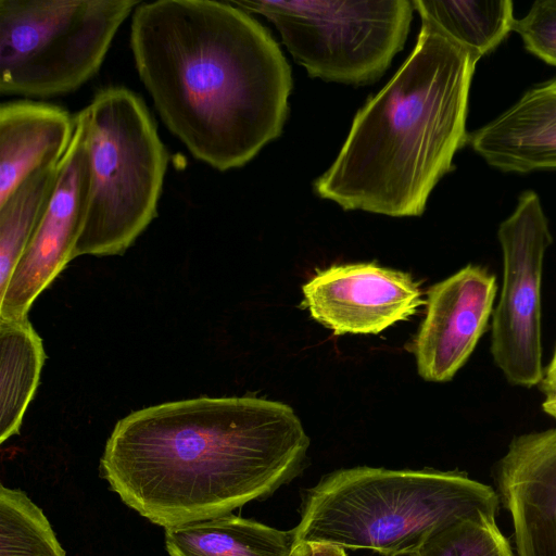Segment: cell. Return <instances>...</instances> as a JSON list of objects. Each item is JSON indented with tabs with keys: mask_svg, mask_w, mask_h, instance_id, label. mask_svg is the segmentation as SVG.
Wrapping results in <instances>:
<instances>
[{
	"mask_svg": "<svg viewBox=\"0 0 556 556\" xmlns=\"http://www.w3.org/2000/svg\"><path fill=\"white\" fill-rule=\"evenodd\" d=\"M540 386L546 397L556 396V349L554 351L551 363L544 371Z\"/></svg>",
	"mask_w": 556,
	"mask_h": 556,
	"instance_id": "obj_23",
	"label": "cell"
},
{
	"mask_svg": "<svg viewBox=\"0 0 556 556\" xmlns=\"http://www.w3.org/2000/svg\"><path fill=\"white\" fill-rule=\"evenodd\" d=\"M496 291L495 276L471 264L429 289L414 342L424 380L448 381L464 366L486 330Z\"/></svg>",
	"mask_w": 556,
	"mask_h": 556,
	"instance_id": "obj_11",
	"label": "cell"
},
{
	"mask_svg": "<svg viewBox=\"0 0 556 556\" xmlns=\"http://www.w3.org/2000/svg\"><path fill=\"white\" fill-rule=\"evenodd\" d=\"M294 529L278 530L227 514L165 529L169 556H290Z\"/></svg>",
	"mask_w": 556,
	"mask_h": 556,
	"instance_id": "obj_15",
	"label": "cell"
},
{
	"mask_svg": "<svg viewBox=\"0 0 556 556\" xmlns=\"http://www.w3.org/2000/svg\"><path fill=\"white\" fill-rule=\"evenodd\" d=\"M141 1L0 0V94L46 99L100 70Z\"/></svg>",
	"mask_w": 556,
	"mask_h": 556,
	"instance_id": "obj_6",
	"label": "cell"
},
{
	"mask_svg": "<svg viewBox=\"0 0 556 556\" xmlns=\"http://www.w3.org/2000/svg\"><path fill=\"white\" fill-rule=\"evenodd\" d=\"M130 48L159 116L195 160L238 168L281 135L290 65L268 29L232 1H141Z\"/></svg>",
	"mask_w": 556,
	"mask_h": 556,
	"instance_id": "obj_1",
	"label": "cell"
},
{
	"mask_svg": "<svg viewBox=\"0 0 556 556\" xmlns=\"http://www.w3.org/2000/svg\"><path fill=\"white\" fill-rule=\"evenodd\" d=\"M497 492L462 471L354 467L324 477L304 501L295 544L320 542L413 555L435 531L465 519H496Z\"/></svg>",
	"mask_w": 556,
	"mask_h": 556,
	"instance_id": "obj_4",
	"label": "cell"
},
{
	"mask_svg": "<svg viewBox=\"0 0 556 556\" xmlns=\"http://www.w3.org/2000/svg\"><path fill=\"white\" fill-rule=\"evenodd\" d=\"M478 60L421 20L415 49L355 115L316 193L344 210L419 216L467 142L468 100Z\"/></svg>",
	"mask_w": 556,
	"mask_h": 556,
	"instance_id": "obj_3",
	"label": "cell"
},
{
	"mask_svg": "<svg viewBox=\"0 0 556 556\" xmlns=\"http://www.w3.org/2000/svg\"><path fill=\"white\" fill-rule=\"evenodd\" d=\"M468 142L490 166L526 174L556 168V77L528 89Z\"/></svg>",
	"mask_w": 556,
	"mask_h": 556,
	"instance_id": "obj_13",
	"label": "cell"
},
{
	"mask_svg": "<svg viewBox=\"0 0 556 556\" xmlns=\"http://www.w3.org/2000/svg\"><path fill=\"white\" fill-rule=\"evenodd\" d=\"M496 483L517 556H556V428L514 438Z\"/></svg>",
	"mask_w": 556,
	"mask_h": 556,
	"instance_id": "obj_12",
	"label": "cell"
},
{
	"mask_svg": "<svg viewBox=\"0 0 556 556\" xmlns=\"http://www.w3.org/2000/svg\"><path fill=\"white\" fill-rule=\"evenodd\" d=\"M58 167L37 169L0 204V296L53 193Z\"/></svg>",
	"mask_w": 556,
	"mask_h": 556,
	"instance_id": "obj_18",
	"label": "cell"
},
{
	"mask_svg": "<svg viewBox=\"0 0 556 556\" xmlns=\"http://www.w3.org/2000/svg\"><path fill=\"white\" fill-rule=\"evenodd\" d=\"M503 286L493 311L491 353L508 382L532 388L542 366V276L553 242L539 195L525 191L497 230Z\"/></svg>",
	"mask_w": 556,
	"mask_h": 556,
	"instance_id": "obj_8",
	"label": "cell"
},
{
	"mask_svg": "<svg viewBox=\"0 0 556 556\" xmlns=\"http://www.w3.org/2000/svg\"><path fill=\"white\" fill-rule=\"evenodd\" d=\"M308 445L285 403L202 396L118 420L100 475L126 506L166 529L270 495L299 472Z\"/></svg>",
	"mask_w": 556,
	"mask_h": 556,
	"instance_id": "obj_2",
	"label": "cell"
},
{
	"mask_svg": "<svg viewBox=\"0 0 556 556\" xmlns=\"http://www.w3.org/2000/svg\"><path fill=\"white\" fill-rule=\"evenodd\" d=\"M513 30L530 53L556 66V0L535 1L522 18L515 21Z\"/></svg>",
	"mask_w": 556,
	"mask_h": 556,
	"instance_id": "obj_21",
	"label": "cell"
},
{
	"mask_svg": "<svg viewBox=\"0 0 556 556\" xmlns=\"http://www.w3.org/2000/svg\"><path fill=\"white\" fill-rule=\"evenodd\" d=\"M0 556H66L42 509L22 490L2 484Z\"/></svg>",
	"mask_w": 556,
	"mask_h": 556,
	"instance_id": "obj_19",
	"label": "cell"
},
{
	"mask_svg": "<svg viewBox=\"0 0 556 556\" xmlns=\"http://www.w3.org/2000/svg\"><path fill=\"white\" fill-rule=\"evenodd\" d=\"M233 4L269 20L311 77L350 85L374 83L406 41L408 0H241Z\"/></svg>",
	"mask_w": 556,
	"mask_h": 556,
	"instance_id": "obj_7",
	"label": "cell"
},
{
	"mask_svg": "<svg viewBox=\"0 0 556 556\" xmlns=\"http://www.w3.org/2000/svg\"><path fill=\"white\" fill-rule=\"evenodd\" d=\"M45 351L28 318L0 319V442L18 433L33 399Z\"/></svg>",
	"mask_w": 556,
	"mask_h": 556,
	"instance_id": "obj_16",
	"label": "cell"
},
{
	"mask_svg": "<svg viewBox=\"0 0 556 556\" xmlns=\"http://www.w3.org/2000/svg\"><path fill=\"white\" fill-rule=\"evenodd\" d=\"M290 556H346L344 548L329 543L299 542Z\"/></svg>",
	"mask_w": 556,
	"mask_h": 556,
	"instance_id": "obj_22",
	"label": "cell"
},
{
	"mask_svg": "<svg viewBox=\"0 0 556 556\" xmlns=\"http://www.w3.org/2000/svg\"><path fill=\"white\" fill-rule=\"evenodd\" d=\"M78 115L90 191L73 258L123 254L157 215L168 153L143 100L127 88L99 90Z\"/></svg>",
	"mask_w": 556,
	"mask_h": 556,
	"instance_id": "obj_5",
	"label": "cell"
},
{
	"mask_svg": "<svg viewBox=\"0 0 556 556\" xmlns=\"http://www.w3.org/2000/svg\"><path fill=\"white\" fill-rule=\"evenodd\" d=\"M542 408L547 415L556 419V396L545 397Z\"/></svg>",
	"mask_w": 556,
	"mask_h": 556,
	"instance_id": "obj_24",
	"label": "cell"
},
{
	"mask_svg": "<svg viewBox=\"0 0 556 556\" xmlns=\"http://www.w3.org/2000/svg\"><path fill=\"white\" fill-rule=\"evenodd\" d=\"M73 140L59 163L53 193L0 296V319H23L70 261L89 202L90 164L84 123L75 115Z\"/></svg>",
	"mask_w": 556,
	"mask_h": 556,
	"instance_id": "obj_9",
	"label": "cell"
},
{
	"mask_svg": "<svg viewBox=\"0 0 556 556\" xmlns=\"http://www.w3.org/2000/svg\"><path fill=\"white\" fill-rule=\"evenodd\" d=\"M412 3L422 21L434 25L478 61L507 37L516 21L510 0H417Z\"/></svg>",
	"mask_w": 556,
	"mask_h": 556,
	"instance_id": "obj_17",
	"label": "cell"
},
{
	"mask_svg": "<svg viewBox=\"0 0 556 556\" xmlns=\"http://www.w3.org/2000/svg\"><path fill=\"white\" fill-rule=\"evenodd\" d=\"M302 290L312 317L336 334H377L426 304L409 274L375 263L319 270Z\"/></svg>",
	"mask_w": 556,
	"mask_h": 556,
	"instance_id": "obj_10",
	"label": "cell"
},
{
	"mask_svg": "<svg viewBox=\"0 0 556 556\" xmlns=\"http://www.w3.org/2000/svg\"><path fill=\"white\" fill-rule=\"evenodd\" d=\"M75 115L31 100L0 105V204L37 169L58 164L75 132Z\"/></svg>",
	"mask_w": 556,
	"mask_h": 556,
	"instance_id": "obj_14",
	"label": "cell"
},
{
	"mask_svg": "<svg viewBox=\"0 0 556 556\" xmlns=\"http://www.w3.org/2000/svg\"><path fill=\"white\" fill-rule=\"evenodd\" d=\"M412 556H515L496 519H465L432 533Z\"/></svg>",
	"mask_w": 556,
	"mask_h": 556,
	"instance_id": "obj_20",
	"label": "cell"
}]
</instances>
